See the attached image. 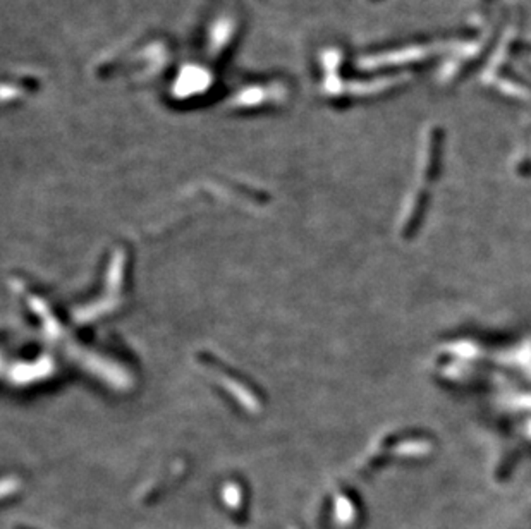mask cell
Returning a JSON list of instances; mask_svg holds the SVG:
<instances>
[{
	"label": "cell",
	"mask_w": 531,
	"mask_h": 529,
	"mask_svg": "<svg viewBox=\"0 0 531 529\" xmlns=\"http://www.w3.org/2000/svg\"><path fill=\"white\" fill-rule=\"evenodd\" d=\"M223 504L227 505L233 516L243 517L246 512V500L245 493H243L241 484H227L223 490Z\"/></svg>",
	"instance_id": "1"
},
{
	"label": "cell",
	"mask_w": 531,
	"mask_h": 529,
	"mask_svg": "<svg viewBox=\"0 0 531 529\" xmlns=\"http://www.w3.org/2000/svg\"><path fill=\"white\" fill-rule=\"evenodd\" d=\"M14 529H35L33 526H26V524H18V526H14Z\"/></svg>",
	"instance_id": "2"
},
{
	"label": "cell",
	"mask_w": 531,
	"mask_h": 529,
	"mask_svg": "<svg viewBox=\"0 0 531 529\" xmlns=\"http://www.w3.org/2000/svg\"><path fill=\"white\" fill-rule=\"evenodd\" d=\"M289 529H301V528H298V526H291Z\"/></svg>",
	"instance_id": "3"
}]
</instances>
